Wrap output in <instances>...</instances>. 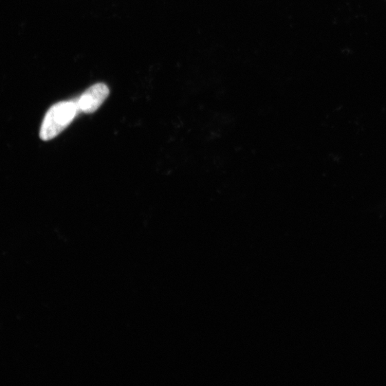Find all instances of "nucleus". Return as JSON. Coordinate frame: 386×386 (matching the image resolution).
Wrapping results in <instances>:
<instances>
[{
	"label": "nucleus",
	"mask_w": 386,
	"mask_h": 386,
	"mask_svg": "<svg viewBox=\"0 0 386 386\" xmlns=\"http://www.w3.org/2000/svg\"><path fill=\"white\" fill-rule=\"evenodd\" d=\"M79 111L76 101H63L52 105L43 120L40 137L48 141L61 134Z\"/></svg>",
	"instance_id": "nucleus-1"
},
{
	"label": "nucleus",
	"mask_w": 386,
	"mask_h": 386,
	"mask_svg": "<svg viewBox=\"0 0 386 386\" xmlns=\"http://www.w3.org/2000/svg\"><path fill=\"white\" fill-rule=\"evenodd\" d=\"M109 94L108 87L97 83L89 87L76 100L80 112L89 114L97 111Z\"/></svg>",
	"instance_id": "nucleus-2"
}]
</instances>
